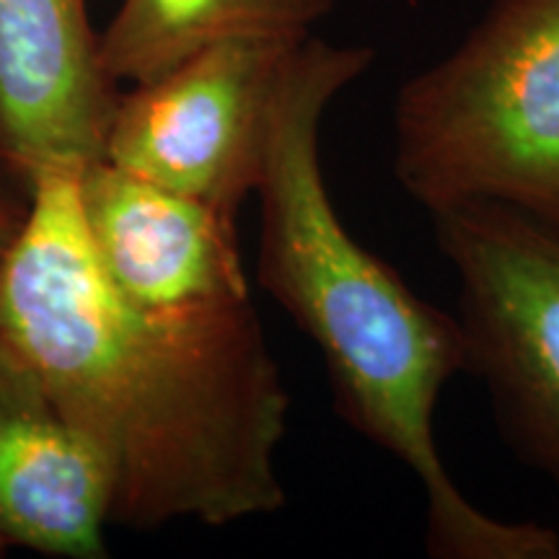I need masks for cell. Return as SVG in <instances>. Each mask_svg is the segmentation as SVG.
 Returning a JSON list of instances; mask_svg holds the SVG:
<instances>
[{
    "label": "cell",
    "instance_id": "1",
    "mask_svg": "<svg viewBox=\"0 0 559 559\" xmlns=\"http://www.w3.org/2000/svg\"><path fill=\"white\" fill-rule=\"evenodd\" d=\"M0 334L102 461L111 523L228 526L285 506L290 400L254 304L181 317L128 304L91 254L79 177L32 187L0 272Z\"/></svg>",
    "mask_w": 559,
    "mask_h": 559
},
{
    "label": "cell",
    "instance_id": "2",
    "mask_svg": "<svg viewBox=\"0 0 559 559\" xmlns=\"http://www.w3.org/2000/svg\"><path fill=\"white\" fill-rule=\"evenodd\" d=\"M376 52L304 37L280 81L260 198L257 280L317 342L334 402L353 430L407 466L425 495V549L436 559H559V534L495 519L445 469L436 409L469 349L456 313L419 298L345 228L321 171L330 104Z\"/></svg>",
    "mask_w": 559,
    "mask_h": 559
},
{
    "label": "cell",
    "instance_id": "3",
    "mask_svg": "<svg viewBox=\"0 0 559 559\" xmlns=\"http://www.w3.org/2000/svg\"><path fill=\"white\" fill-rule=\"evenodd\" d=\"M394 174L430 215L498 202L559 226V0H495L404 83Z\"/></svg>",
    "mask_w": 559,
    "mask_h": 559
},
{
    "label": "cell",
    "instance_id": "4",
    "mask_svg": "<svg viewBox=\"0 0 559 559\" xmlns=\"http://www.w3.org/2000/svg\"><path fill=\"white\" fill-rule=\"evenodd\" d=\"M430 218L456 275L466 373L485 383L510 449L559 492V226L498 202Z\"/></svg>",
    "mask_w": 559,
    "mask_h": 559
},
{
    "label": "cell",
    "instance_id": "5",
    "mask_svg": "<svg viewBox=\"0 0 559 559\" xmlns=\"http://www.w3.org/2000/svg\"><path fill=\"white\" fill-rule=\"evenodd\" d=\"M300 39H226L132 86L117 107L102 160L236 215L262 181L277 88Z\"/></svg>",
    "mask_w": 559,
    "mask_h": 559
},
{
    "label": "cell",
    "instance_id": "6",
    "mask_svg": "<svg viewBox=\"0 0 559 559\" xmlns=\"http://www.w3.org/2000/svg\"><path fill=\"white\" fill-rule=\"evenodd\" d=\"M120 99L86 0H0V166L19 187L102 160Z\"/></svg>",
    "mask_w": 559,
    "mask_h": 559
},
{
    "label": "cell",
    "instance_id": "7",
    "mask_svg": "<svg viewBox=\"0 0 559 559\" xmlns=\"http://www.w3.org/2000/svg\"><path fill=\"white\" fill-rule=\"evenodd\" d=\"M86 241L128 304L160 317L251 304L236 215L130 177L107 160L79 174Z\"/></svg>",
    "mask_w": 559,
    "mask_h": 559
},
{
    "label": "cell",
    "instance_id": "8",
    "mask_svg": "<svg viewBox=\"0 0 559 559\" xmlns=\"http://www.w3.org/2000/svg\"><path fill=\"white\" fill-rule=\"evenodd\" d=\"M109 481L19 347L0 334V536L62 559L107 555Z\"/></svg>",
    "mask_w": 559,
    "mask_h": 559
},
{
    "label": "cell",
    "instance_id": "9",
    "mask_svg": "<svg viewBox=\"0 0 559 559\" xmlns=\"http://www.w3.org/2000/svg\"><path fill=\"white\" fill-rule=\"evenodd\" d=\"M337 0H122L99 37L117 83H148L179 62L239 37H306Z\"/></svg>",
    "mask_w": 559,
    "mask_h": 559
},
{
    "label": "cell",
    "instance_id": "10",
    "mask_svg": "<svg viewBox=\"0 0 559 559\" xmlns=\"http://www.w3.org/2000/svg\"><path fill=\"white\" fill-rule=\"evenodd\" d=\"M32 194L13 190L9 181L0 179V272L5 267L13 243H16L26 215H29Z\"/></svg>",
    "mask_w": 559,
    "mask_h": 559
},
{
    "label": "cell",
    "instance_id": "11",
    "mask_svg": "<svg viewBox=\"0 0 559 559\" xmlns=\"http://www.w3.org/2000/svg\"><path fill=\"white\" fill-rule=\"evenodd\" d=\"M5 549H9V544H5V542H3V536H0V555H3Z\"/></svg>",
    "mask_w": 559,
    "mask_h": 559
}]
</instances>
